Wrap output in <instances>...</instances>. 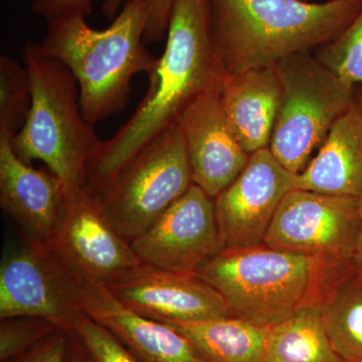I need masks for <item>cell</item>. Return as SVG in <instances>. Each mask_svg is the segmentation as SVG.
Masks as SVG:
<instances>
[{"label": "cell", "instance_id": "obj_1", "mask_svg": "<svg viewBox=\"0 0 362 362\" xmlns=\"http://www.w3.org/2000/svg\"><path fill=\"white\" fill-rule=\"evenodd\" d=\"M226 78L211 40L209 0H175L166 47L148 76L146 94L129 121L100 144L87 187L101 190L143 147L176 125L195 100L221 93Z\"/></svg>", "mask_w": 362, "mask_h": 362}, {"label": "cell", "instance_id": "obj_2", "mask_svg": "<svg viewBox=\"0 0 362 362\" xmlns=\"http://www.w3.org/2000/svg\"><path fill=\"white\" fill-rule=\"evenodd\" d=\"M361 9L362 0H209L214 51L228 76L320 49Z\"/></svg>", "mask_w": 362, "mask_h": 362}, {"label": "cell", "instance_id": "obj_3", "mask_svg": "<svg viewBox=\"0 0 362 362\" xmlns=\"http://www.w3.org/2000/svg\"><path fill=\"white\" fill-rule=\"evenodd\" d=\"M148 18L146 0H128L105 30L90 28L83 18L47 23L40 49L75 76L83 115L92 125L125 109L132 78L156 69L158 58L144 42Z\"/></svg>", "mask_w": 362, "mask_h": 362}, {"label": "cell", "instance_id": "obj_4", "mask_svg": "<svg viewBox=\"0 0 362 362\" xmlns=\"http://www.w3.org/2000/svg\"><path fill=\"white\" fill-rule=\"evenodd\" d=\"M23 59L33 104L11 146L26 163L45 162L71 194L87 185L88 168L102 141L83 115L80 87L73 73L33 42L23 47Z\"/></svg>", "mask_w": 362, "mask_h": 362}, {"label": "cell", "instance_id": "obj_5", "mask_svg": "<svg viewBox=\"0 0 362 362\" xmlns=\"http://www.w3.org/2000/svg\"><path fill=\"white\" fill-rule=\"evenodd\" d=\"M333 267L259 245L226 250L197 272L225 300L230 316L272 327L319 302Z\"/></svg>", "mask_w": 362, "mask_h": 362}, {"label": "cell", "instance_id": "obj_6", "mask_svg": "<svg viewBox=\"0 0 362 362\" xmlns=\"http://www.w3.org/2000/svg\"><path fill=\"white\" fill-rule=\"evenodd\" d=\"M276 70L283 92L269 149L298 175L349 109L356 86L337 77L311 52L288 57Z\"/></svg>", "mask_w": 362, "mask_h": 362}, {"label": "cell", "instance_id": "obj_7", "mask_svg": "<svg viewBox=\"0 0 362 362\" xmlns=\"http://www.w3.org/2000/svg\"><path fill=\"white\" fill-rule=\"evenodd\" d=\"M192 185L185 138L176 124L143 147L95 194L107 218L131 242L151 228Z\"/></svg>", "mask_w": 362, "mask_h": 362}, {"label": "cell", "instance_id": "obj_8", "mask_svg": "<svg viewBox=\"0 0 362 362\" xmlns=\"http://www.w3.org/2000/svg\"><path fill=\"white\" fill-rule=\"evenodd\" d=\"M83 284L49 245L26 235L8 240L0 263V319L40 317L70 332L84 312Z\"/></svg>", "mask_w": 362, "mask_h": 362}, {"label": "cell", "instance_id": "obj_9", "mask_svg": "<svg viewBox=\"0 0 362 362\" xmlns=\"http://www.w3.org/2000/svg\"><path fill=\"white\" fill-rule=\"evenodd\" d=\"M359 199L294 188L279 206L264 245L323 259L333 268L354 263Z\"/></svg>", "mask_w": 362, "mask_h": 362}, {"label": "cell", "instance_id": "obj_10", "mask_svg": "<svg viewBox=\"0 0 362 362\" xmlns=\"http://www.w3.org/2000/svg\"><path fill=\"white\" fill-rule=\"evenodd\" d=\"M47 245L71 273L89 284L110 287L143 264L87 185L68 194L63 221Z\"/></svg>", "mask_w": 362, "mask_h": 362}, {"label": "cell", "instance_id": "obj_11", "mask_svg": "<svg viewBox=\"0 0 362 362\" xmlns=\"http://www.w3.org/2000/svg\"><path fill=\"white\" fill-rule=\"evenodd\" d=\"M131 247L143 264L195 275L225 251L214 199L192 185Z\"/></svg>", "mask_w": 362, "mask_h": 362}, {"label": "cell", "instance_id": "obj_12", "mask_svg": "<svg viewBox=\"0 0 362 362\" xmlns=\"http://www.w3.org/2000/svg\"><path fill=\"white\" fill-rule=\"evenodd\" d=\"M297 176L269 148L251 154L240 175L214 199L225 251L264 245L272 221L286 194L294 189Z\"/></svg>", "mask_w": 362, "mask_h": 362}, {"label": "cell", "instance_id": "obj_13", "mask_svg": "<svg viewBox=\"0 0 362 362\" xmlns=\"http://www.w3.org/2000/svg\"><path fill=\"white\" fill-rule=\"evenodd\" d=\"M108 290L124 306L159 322H194L230 316L223 297L197 276L146 264Z\"/></svg>", "mask_w": 362, "mask_h": 362}, {"label": "cell", "instance_id": "obj_14", "mask_svg": "<svg viewBox=\"0 0 362 362\" xmlns=\"http://www.w3.org/2000/svg\"><path fill=\"white\" fill-rule=\"evenodd\" d=\"M177 124L185 138L192 182L216 199L240 175L251 156L233 134L221 93L195 100Z\"/></svg>", "mask_w": 362, "mask_h": 362}, {"label": "cell", "instance_id": "obj_15", "mask_svg": "<svg viewBox=\"0 0 362 362\" xmlns=\"http://www.w3.org/2000/svg\"><path fill=\"white\" fill-rule=\"evenodd\" d=\"M68 190L51 170L21 160L11 140L0 139V206L26 235L49 244L65 214Z\"/></svg>", "mask_w": 362, "mask_h": 362}, {"label": "cell", "instance_id": "obj_16", "mask_svg": "<svg viewBox=\"0 0 362 362\" xmlns=\"http://www.w3.org/2000/svg\"><path fill=\"white\" fill-rule=\"evenodd\" d=\"M83 311L110 331L138 362H207L168 324L136 313L105 286L84 283Z\"/></svg>", "mask_w": 362, "mask_h": 362}, {"label": "cell", "instance_id": "obj_17", "mask_svg": "<svg viewBox=\"0 0 362 362\" xmlns=\"http://www.w3.org/2000/svg\"><path fill=\"white\" fill-rule=\"evenodd\" d=\"M295 188L361 199L362 197V85L333 124L323 144L298 175Z\"/></svg>", "mask_w": 362, "mask_h": 362}, {"label": "cell", "instance_id": "obj_18", "mask_svg": "<svg viewBox=\"0 0 362 362\" xmlns=\"http://www.w3.org/2000/svg\"><path fill=\"white\" fill-rule=\"evenodd\" d=\"M282 92L276 66L226 78L221 104L233 134L250 156L270 146Z\"/></svg>", "mask_w": 362, "mask_h": 362}, {"label": "cell", "instance_id": "obj_19", "mask_svg": "<svg viewBox=\"0 0 362 362\" xmlns=\"http://www.w3.org/2000/svg\"><path fill=\"white\" fill-rule=\"evenodd\" d=\"M318 303L333 349L344 362H362V269H332Z\"/></svg>", "mask_w": 362, "mask_h": 362}, {"label": "cell", "instance_id": "obj_20", "mask_svg": "<svg viewBox=\"0 0 362 362\" xmlns=\"http://www.w3.org/2000/svg\"><path fill=\"white\" fill-rule=\"evenodd\" d=\"M166 324L187 338L207 362H263L271 328L233 316Z\"/></svg>", "mask_w": 362, "mask_h": 362}, {"label": "cell", "instance_id": "obj_21", "mask_svg": "<svg viewBox=\"0 0 362 362\" xmlns=\"http://www.w3.org/2000/svg\"><path fill=\"white\" fill-rule=\"evenodd\" d=\"M263 362H344L331 345L318 302L272 326Z\"/></svg>", "mask_w": 362, "mask_h": 362}, {"label": "cell", "instance_id": "obj_22", "mask_svg": "<svg viewBox=\"0 0 362 362\" xmlns=\"http://www.w3.org/2000/svg\"><path fill=\"white\" fill-rule=\"evenodd\" d=\"M32 104V84L25 66L0 57V139L11 141L20 133Z\"/></svg>", "mask_w": 362, "mask_h": 362}, {"label": "cell", "instance_id": "obj_23", "mask_svg": "<svg viewBox=\"0 0 362 362\" xmlns=\"http://www.w3.org/2000/svg\"><path fill=\"white\" fill-rule=\"evenodd\" d=\"M316 58L350 85H362V9L330 44L317 49Z\"/></svg>", "mask_w": 362, "mask_h": 362}, {"label": "cell", "instance_id": "obj_24", "mask_svg": "<svg viewBox=\"0 0 362 362\" xmlns=\"http://www.w3.org/2000/svg\"><path fill=\"white\" fill-rule=\"evenodd\" d=\"M87 362H138L113 334L83 312L68 332Z\"/></svg>", "mask_w": 362, "mask_h": 362}, {"label": "cell", "instance_id": "obj_25", "mask_svg": "<svg viewBox=\"0 0 362 362\" xmlns=\"http://www.w3.org/2000/svg\"><path fill=\"white\" fill-rule=\"evenodd\" d=\"M0 321L1 362H8L18 358L45 338L61 329L56 324L40 317H13L0 319Z\"/></svg>", "mask_w": 362, "mask_h": 362}, {"label": "cell", "instance_id": "obj_26", "mask_svg": "<svg viewBox=\"0 0 362 362\" xmlns=\"http://www.w3.org/2000/svg\"><path fill=\"white\" fill-rule=\"evenodd\" d=\"M94 0H33L30 11L47 23L68 18H86L92 13Z\"/></svg>", "mask_w": 362, "mask_h": 362}, {"label": "cell", "instance_id": "obj_27", "mask_svg": "<svg viewBox=\"0 0 362 362\" xmlns=\"http://www.w3.org/2000/svg\"><path fill=\"white\" fill-rule=\"evenodd\" d=\"M69 343V333L59 329L23 356L8 362H65Z\"/></svg>", "mask_w": 362, "mask_h": 362}, {"label": "cell", "instance_id": "obj_28", "mask_svg": "<svg viewBox=\"0 0 362 362\" xmlns=\"http://www.w3.org/2000/svg\"><path fill=\"white\" fill-rule=\"evenodd\" d=\"M149 18L144 33L145 44L159 42L168 35L169 20L175 0H146Z\"/></svg>", "mask_w": 362, "mask_h": 362}, {"label": "cell", "instance_id": "obj_29", "mask_svg": "<svg viewBox=\"0 0 362 362\" xmlns=\"http://www.w3.org/2000/svg\"><path fill=\"white\" fill-rule=\"evenodd\" d=\"M65 362H87L84 354H83L81 349H78L77 343L74 341L73 338L71 337L68 350H66Z\"/></svg>", "mask_w": 362, "mask_h": 362}, {"label": "cell", "instance_id": "obj_30", "mask_svg": "<svg viewBox=\"0 0 362 362\" xmlns=\"http://www.w3.org/2000/svg\"><path fill=\"white\" fill-rule=\"evenodd\" d=\"M128 0H105L102 11H103L104 16L109 20H113L117 16L119 8L122 6L124 2H127Z\"/></svg>", "mask_w": 362, "mask_h": 362}, {"label": "cell", "instance_id": "obj_31", "mask_svg": "<svg viewBox=\"0 0 362 362\" xmlns=\"http://www.w3.org/2000/svg\"><path fill=\"white\" fill-rule=\"evenodd\" d=\"M359 230L357 237L356 255H354V265L362 269V197L359 199Z\"/></svg>", "mask_w": 362, "mask_h": 362}, {"label": "cell", "instance_id": "obj_32", "mask_svg": "<svg viewBox=\"0 0 362 362\" xmlns=\"http://www.w3.org/2000/svg\"><path fill=\"white\" fill-rule=\"evenodd\" d=\"M308 1H310V0H308Z\"/></svg>", "mask_w": 362, "mask_h": 362}, {"label": "cell", "instance_id": "obj_33", "mask_svg": "<svg viewBox=\"0 0 362 362\" xmlns=\"http://www.w3.org/2000/svg\"><path fill=\"white\" fill-rule=\"evenodd\" d=\"M310 1H311V0H310ZM323 1H324V0H323Z\"/></svg>", "mask_w": 362, "mask_h": 362}]
</instances>
